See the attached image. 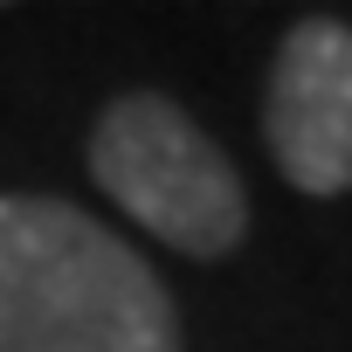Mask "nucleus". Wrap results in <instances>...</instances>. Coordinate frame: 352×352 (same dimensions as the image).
Instances as JSON below:
<instances>
[{
    "mask_svg": "<svg viewBox=\"0 0 352 352\" xmlns=\"http://www.w3.org/2000/svg\"><path fill=\"white\" fill-rule=\"evenodd\" d=\"M0 352H180V311L76 201L0 194Z\"/></svg>",
    "mask_w": 352,
    "mask_h": 352,
    "instance_id": "obj_1",
    "label": "nucleus"
},
{
    "mask_svg": "<svg viewBox=\"0 0 352 352\" xmlns=\"http://www.w3.org/2000/svg\"><path fill=\"white\" fill-rule=\"evenodd\" d=\"M90 180L166 249L194 263L235 256L249 235V187L221 138H208L173 97L124 90L90 124Z\"/></svg>",
    "mask_w": 352,
    "mask_h": 352,
    "instance_id": "obj_2",
    "label": "nucleus"
},
{
    "mask_svg": "<svg viewBox=\"0 0 352 352\" xmlns=\"http://www.w3.org/2000/svg\"><path fill=\"white\" fill-rule=\"evenodd\" d=\"M263 145L297 194H352V21L304 14L283 28L263 83Z\"/></svg>",
    "mask_w": 352,
    "mask_h": 352,
    "instance_id": "obj_3",
    "label": "nucleus"
}]
</instances>
